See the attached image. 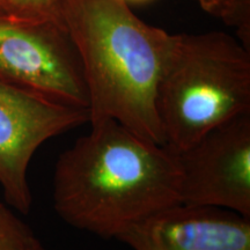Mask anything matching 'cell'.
Masks as SVG:
<instances>
[{
	"instance_id": "6",
	"label": "cell",
	"mask_w": 250,
	"mask_h": 250,
	"mask_svg": "<svg viewBox=\"0 0 250 250\" xmlns=\"http://www.w3.org/2000/svg\"><path fill=\"white\" fill-rule=\"evenodd\" d=\"M177 156L181 203L250 218V111L215 126Z\"/></svg>"
},
{
	"instance_id": "1",
	"label": "cell",
	"mask_w": 250,
	"mask_h": 250,
	"mask_svg": "<svg viewBox=\"0 0 250 250\" xmlns=\"http://www.w3.org/2000/svg\"><path fill=\"white\" fill-rule=\"evenodd\" d=\"M92 129L56 162L54 208L65 223L103 239L181 203L179 156L116 121Z\"/></svg>"
},
{
	"instance_id": "4",
	"label": "cell",
	"mask_w": 250,
	"mask_h": 250,
	"mask_svg": "<svg viewBox=\"0 0 250 250\" xmlns=\"http://www.w3.org/2000/svg\"><path fill=\"white\" fill-rule=\"evenodd\" d=\"M0 79L88 110L83 66L64 28L0 9Z\"/></svg>"
},
{
	"instance_id": "11",
	"label": "cell",
	"mask_w": 250,
	"mask_h": 250,
	"mask_svg": "<svg viewBox=\"0 0 250 250\" xmlns=\"http://www.w3.org/2000/svg\"><path fill=\"white\" fill-rule=\"evenodd\" d=\"M124 1H145V0H124Z\"/></svg>"
},
{
	"instance_id": "12",
	"label": "cell",
	"mask_w": 250,
	"mask_h": 250,
	"mask_svg": "<svg viewBox=\"0 0 250 250\" xmlns=\"http://www.w3.org/2000/svg\"><path fill=\"white\" fill-rule=\"evenodd\" d=\"M0 9H1V8H0ZM1 11H2V9H1Z\"/></svg>"
},
{
	"instance_id": "8",
	"label": "cell",
	"mask_w": 250,
	"mask_h": 250,
	"mask_svg": "<svg viewBox=\"0 0 250 250\" xmlns=\"http://www.w3.org/2000/svg\"><path fill=\"white\" fill-rule=\"evenodd\" d=\"M205 12L236 30L237 40L250 49V0H197Z\"/></svg>"
},
{
	"instance_id": "3",
	"label": "cell",
	"mask_w": 250,
	"mask_h": 250,
	"mask_svg": "<svg viewBox=\"0 0 250 250\" xmlns=\"http://www.w3.org/2000/svg\"><path fill=\"white\" fill-rule=\"evenodd\" d=\"M155 107L166 147L175 154L191 147L250 111V49L223 31L173 35Z\"/></svg>"
},
{
	"instance_id": "10",
	"label": "cell",
	"mask_w": 250,
	"mask_h": 250,
	"mask_svg": "<svg viewBox=\"0 0 250 250\" xmlns=\"http://www.w3.org/2000/svg\"><path fill=\"white\" fill-rule=\"evenodd\" d=\"M62 1V0H0V8L20 19L50 21L62 26L59 21Z\"/></svg>"
},
{
	"instance_id": "2",
	"label": "cell",
	"mask_w": 250,
	"mask_h": 250,
	"mask_svg": "<svg viewBox=\"0 0 250 250\" xmlns=\"http://www.w3.org/2000/svg\"><path fill=\"white\" fill-rule=\"evenodd\" d=\"M59 21L79 55L89 124L116 121L164 145L155 100L173 35L140 20L124 0H62Z\"/></svg>"
},
{
	"instance_id": "9",
	"label": "cell",
	"mask_w": 250,
	"mask_h": 250,
	"mask_svg": "<svg viewBox=\"0 0 250 250\" xmlns=\"http://www.w3.org/2000/svg\"><path fill=\"white\" fill-rule=\"evenodd\" d=\"M0 250H46L33 229L0 201Z\"/></svg>"
},
{
	"instance_id": "5",
	"label": "cell",
	"mask_w": 250,
	"mask_h": 250,
	"mask_svg": "<svg viewBox=\"0 0 250 250\" xmlns=\"http://www.w3.org/2000/svg\"><path fill=\"white\" fill-rule=\"evenodd\" d=\"M89 123L87 109L55 101L0 79V187L7 204L28 213V168L46 140Z\"/></svg>"
},
{
	"instance_id": "7",
	"label": "cell",
	"mask_w": 250,
	"mask_h": 250,
	"mask_svg": "<svg viewBox=\"0 0 250 250\" xmlns=\"http://www.w3.org/2000/svg\"><path fill=\"white\" fill-rule=\"evenodd\" d=\"M117 240L133 250H250V218L177 203L132 225Z\"/></svg>"
}]
</instances>
